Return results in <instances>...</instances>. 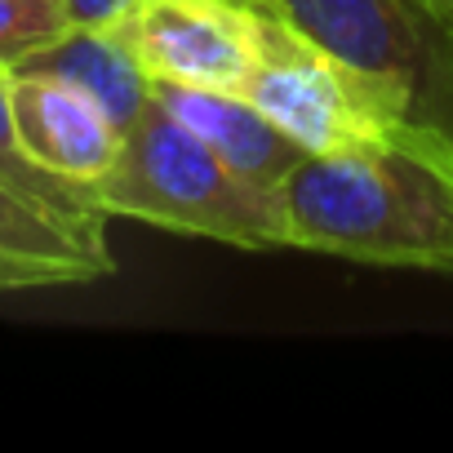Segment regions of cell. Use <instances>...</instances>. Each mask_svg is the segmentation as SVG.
Here are the masks:
<instances>
[{
  "instance_id": "obj_4",
  "label": "cell",
  "mask_w": 453,
  "mask_h": 453,
  "mask_svg": "<svg viewBox=\"0 0 453 453\" xmlns=\"http://www.w3.org/2000/svg\"><path fill=\"white\" fill-rule=\"evenodd\" d=\"M258 10L267 19L263 63L241 94L254 107H263L298 147L320 156V151H342L365 138H378L395 125H409L382 85H373L342 58L298 36L267 5Z\"/></svg>"
},
{
  "instance_id": "obj_1",
  "label": "cell",
  "mask_w": 453,
  "mask_h": 453,
  "mask_svg": "<svg viewBox=\"0 0 453 453\" xmlns=\"http://www.w3.org/2000/svg\"><path fill=\"white\" fill-rule=\"evenodd\" d=\"M280 196L294 250L453 276V142L431 129L307 151Z\"/></svg>"
},
{
  "instance_id": "obj_3",
  "label": "cell",
  "mask_w": 453,
  "mask_h": 453,
  "mask_svg": "<svg viewBox=\"0 0 453 453\" xmlns=\"http://www.w3.org/2000/svg\"><path fill=\"white\" fill-rule=\"evenodd\" d=\"M258 5L382 85L409 125L453 142L449 0H258Z\"/></svg>"
},
{
  "instance_id": "obj_10",
  "label": "cell",
  "mask_w": 453,
  "mask_h": 453,
  "mask_svg": "<svg viewBox=\"0 0 453 453\" xmlns=\"http://www.w3.org/2000/svg\"><path fill=\"white\" fill-rule=\"evenodd\" d=\"M0 173L10 182H19L23 191H32L36 200L72 213V218H85V222H111V213H103L98 204V191L94 182H76V178H63V173H50L41 169L23 147H19V134H14V107H10V67H0Z\"/></svg>"
},
{
  "instance_id": "obj_2",
  "label": "cell",
  "mask_w": 453,
  "mask_h": 453,
  "mask_svg": "<svg viewBox=\"0 0 453 453\" xmlns=\"http://www.w3.org/2000/svg\"><path fill=\"white\" fill-rule=\"evenodd\" d=\"M94 191L111 218L250 254L294 250L285 196L232 169L156 94L125 129V142Z\"/></svg>"
},
{
  "instance_id": "obj_8",
  "label": "cell",
  "mask_w": 453,
  "mask_h": 453,
  "mask_svg": "<svg viewBox=\"0 0 453 453\" xmlns=\"http://www.w3.org/2000/svg\"><path fill=\"white\" fill-rule=\"evenodd\" d=\"M151 94L182 120L191 125L226 165L241 169L245 178L280 191L285 178L303 165L307 147H298L263 107H254L245 94L232 89H200V85H173V81H151Z\"/></svg>"
},
{
  "instance_id": "obj_9",
  "label": "cell",
  "mask_w": 453,
  "mask_h": 453,
  "mask_svg": "<svg viewBox=\"0 0 453 453\" xmlns=\"http://www.w3.org/2000/svg\"><path fill=\"white\" fill-rule=\"evenodd\" d=\"M23 67H41L89 89L120 120V129H129L134 116L151 103V76L138 67V58L111 27H72L63 41H54Z\"/></svg>"
},
{
  "instance_id": "obj_5",
  "label": "cell",
  "mask_w": 453,
  "mask_h": 453,
  "mask_svg": "<svg viewBox=\"0 0 453 453\" xmlns=\"http://www.w3.org/2000/svg\"><path fill=\"white\" fill-rule=\"evenodd\" d=\"M111 32L151 81L241 94L263 63L267 19L254 0H138Z\"/></svg>"
},
{
  "instance_id": "obj_11",
  "label": "cell",
  "mask_w": 453,
  "mask_h": 453,
  "mask_svg": "<svg viewBox=\"0 0 453 453\" xmlns=\"http://www.w3.org/2000/svg\"><path fill=\"white\" fill-rule=\"evenodd\" d=\"M76 27L67 0H0V67H23Z\"/></svg>"
},
{
  "instance_id": "obj_12",
  "label": "cell",
  "mask_w": 453,
  "mask_h": 453,
  "mask_svg": "<svg viewBox=\"0 0 453 453\" xmlns=\"http://www.w3.org/2000/svg\"><path fill=\"white\" fill-rule=\"evenodd\" d=\"M67 5H72L76 27H111L129 5H138V0H67Z\"/></svg>"
},
{
  "instance_id": "obj_6",
  "label": "cell",
  "mask_w": 453,
  "mask_h": 453,
  "mask_svg": "<svg viewBox=\"0 0 453 453\" xmlns=\"http://www.w3.org/2000/svg\"><path fill=\"white\" fill-rule=\"evenodd\" d=\"M10 107L19 147L41 169L76 182H98L125 142L120 120L89 89L41 67L10 72Z\"/></svg>"
},
{
  "instance_id": "obj_13",
  "label": "cell",
  "mask_w": 453,
  "mask_h": 453,
  "mask_svg": "<svg viewBox=\"0 0 453 453\" xmlns=\"http://www.w3.org/2000/svg\"><path fill=\"white\" fill-rule=\"evenodd\" d=\"M449 5H453V0H449Z\"/></svg>"
},
{
  "instance_id": "obj_7",
  "label": "cell",
  "mask_w": 453,
  "mask_h": 453,
  "mask_svg": "<svg viewBox=\"0 0 453 453\" xmlns=\"http://www.w3.org/2000/svg\"><path fill=\"white\" fill-rule=\"evenodd\" d=\"M111 272L107 222L72 218L0 173V294L89 285Z\"/></svg>"
}]
</instances>
